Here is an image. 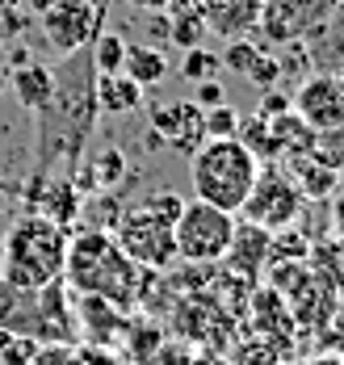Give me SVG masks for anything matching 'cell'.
Returning <instances> with one entry per match:
<instances>
[{"label": "cell", "mask_w": 344, "mask_h": 365, "mask_svg": "<svg viewBox=\"0 0 344 365\" xmlns=\"http://www.w3.org/2000/svg\"><path fill=\"white\" fill-rule=\"evenodd\" d=\"M97 68L88 46L68 55L55 68V93L51 101L34 113L38 122V143H34V177L42 181H72L80 164H84V147L97 126Z\"/></svg>", "instance_id": "6da1fadb"}, {"label": "cell", "mask_w": 344, "mask_h": 365, "mask_svg": "<svg viewBox=\"0 0 344 365\" xmlns=\"http://www.w3.org/2000/svg\"><path fill=\"white\" fill-rule=\"evenodd\" d=\"M143 273L130 256L114 244L105 227H84L68 235V260H63V282L80 298H101L118 311H130L143 298Z\"/></svg>", "instance_id": "7a4b0ae2"}, {"label": "cell", "mask_w": 344, "mask_h": 365, "mask_svg": "<svg viewBox=\"0 0 344 365\" xmlns=\"http://www.w3.org/2000/svg\"><path fill=\"white\" fill-rule=\"evenodd\" d=\"M63 260H68V227L42 215H21L0 240V277L17 290L38 294L63 282Z\"/></svg>", "instance_id": "3957f363"}, {"label": "cell", "mask_w": 344, "mask_h": 365, "mask_svg": "<svg viewBox=\"0 0 344 365\" xmlns=\"http://www.w3.org/2000/svg\"><path fill=\"white\" fill-rule=\"evenodd\" d=\"M256 173H261V164L235 139H206L189 155L193 197L214 206V210H227V215H239V206L252 193Z\"/></svg>", "instance_id": "277c9868"}, {"label": "cell", "mask_w": 344, "mask_h": 365, "mask_svg": "<svg viewBox=\"0 0 344 365\" xmlns=\"http://www.w3.org/2000/svg\"><path fill=\"white\" fill-rule=\"evenodd\" d=\"M172 227H177V222L160 219V215L147 210L143 202H135V206H126V210L118 215V222L110 227V235H114V244L130 256L139 269L164 273V269H172V260H177Z\"/></svg>", "instance_id": "5b68a950"}, {"label": "cell", "mask_w": 344, "mask_h": 365, "mask_svg": "<svg viewBox=\"0 0 344 365\" xmlns=\"http://www.w3.org/2000/svg\"><path fill=\"white\" fill-rule=\"evenodd\" d=\"M235 215L227 210H214L206 202H185L181 219L172 227V240H177V260L185 264H223V256L231 248V235H235Z\"/></svg>", "instance_id": "8992f818"}, {"label": "cell", "mask_w": 344, "mask_h": 365, "mask_svg": "<svg viewBox=\"0 0 344 365\" xmlns=\"http://www.w3.org/2000/svg\"><path fill=\"white\" fill-rule=\"evenodd\" d=\"M303 206H306V197L298 193V185L286 177V168L281 164H261V173L252 181V193L239 206V215H244V222H252V227L281 231V227H294L298 222Z\"/></svg>", "instance_id": "52a82bcc"}, {"label": "cell", "mask_w": 344, "mask_h": 365, "mask_svg": "<svg viewBox=\"0 0 344 365\" xmlns=\"http://www.w3.org/2000/svg\"><path fill=\"white\" fill-rule=\"evenodd\" d=\"M46 42L55 46V55H76L84 46H93V38L105 26V9L93 0H55L46 13L38 17Z\"/></svg>", "instance_id": "ba28073f"}, {"label": "cell", "mask_w": 344, "mask_h": 365, "mask_svg": "<svg viewBox=\"0 0 344 365\" xmlns=\"http://www.w3.org/2000/svg\"><path fill=\"white\" fill-rule=\"evenodd\" d=\"M340 0H265L261 4V34L269 42H298L311 30H323L336 17Z\"/></svg>", "instance_id": "9c48e42d"}, {"label": "cell", "mask_w": 344, "mask_h": 365, "mask_svg": "<svg viewBox=\"0 0 344 365\" xmlns=\"http://www.w3.org/2000/svg\"><path fill=\"white\" fill-rule=\"evenodd\" d=\"M152 135L160 143H168L181 155H193L197 147L206 143V113L197 110L193 101H168L152 110Z\"/></svg>", "instance_id": "30bf717a"}, {"label": "cell", "mask_w": 344, "mask_h": 365, "mask_svg": "<svg viewBox=\"0 0 344 365\" xmlns=\"http://www.w3.org/2000/svg\"><path fill=\"white\" fill-rule=\"evenodd\" d=\"M290 106L311 130H323L344 118V84L336 76H311L298 84V93H290Z\"/></svg>", "instance_id": "8fae6325"}, {"label": "cell", "mask_w": 344, "mask_h": 365, "mask_svg": "<svg viewBox=\"0 0 344 365\" xmlns=\"http://www.w3.org/2000/svg\"><path fill=\"white\" fill-rule=\"evenodd\" d=\"M252 331L265 340L273 353H290L294 349V315H290V302L281 298L277 290H252Z\"/></svg>", "instance_id": "7c38bea8"}, {"label": "cell", "mask_w": 344, "mask_h": 365, "mask_svg": "<svg viewBox=\"0 0 344 365\" xmlns=\"http://www.w3.org/2000/svg\"><path fill=\"white\" fill-rule=\"evenodd\" d=\"M223 264H227V273L244 277L248 286H261V277L269 273V231L252 227V222H235V235H231Z\"/></svg>", "instance_id": "4fadbf2b"}, {"label": "cell", "mask_w": 344, "mask_h": 365, "mask_svg": "<svg viewBox=\"0 0 344 365\" xmlns=\"http://www.w3.org/2000/svg\"><path fill=\"white\" fill-rule=\"evenodd\" d=\"M261 4L265 0H206L202 4V21L206 34L219 38H248L252 30H261Z\"/></svg>", "instance_id": "5bb4252c"}, {"label": "cell", "mask_w": 344, "mask_h": 365, "mask_svg": "<svg viewBox=\"0 0 344 365\" xmlns=\"http://www.w3.org/2000/svg\"><path fill=\"white\" fill-rule=\"evenodd\" d=\"M9 84H13V93H17V101L26 110L38 113L51 101V93H55V72L46 63H34L30 51L21 46V51H13V76H9Z\"/></svg>", "instance_id": "9a60e30c"}, {"label": "cell", "mask_w": 344, "mask_h": 365, "mask_svg": "<svg viewBox=\"0 0 344 365\" xmlns=\"http://www.w3.org/2000/svg\"><path fill=\"white\" fill-rule=\"evenodd\" d=\"M0 331L13 336H42V307L38 294L17 290L0 277Z\"/></svg>", "instance_id": "2e32d148"}, {"label": "cell", "mask_w": 344, "mask_h": 365, "mask_svg": "<svg viewBox=\"0 0 344 365\" xmlns=\"http://www.w3.org/2000/svg\"><path fill=\"white\" fill-rule=\"evenodd\" d=\"M281 168H286L290 181L298 185V193H303L306 202H323V197H332V193L340 189V177H336L332 168H323L311 151H294V155H286Z\"/></svg>", "instance_id": "e0dca14e"}, {"label": "cell", "mask_w": 344, "mask_h": 365, "mask_svg": "<svg viewBox=\"0 0 344 365\" xmlns=\"http://www.w3.org/2000/svg\"><path fill=\"white\" fill-rule=\"evenodd\" d=\"M93 93H97V110L101 113H135L139 106H143V88L122 72L118 76H97Z\"/></svg>", "instance_id": "ac0fdd59"}, {"label": "cell", "mask_w": 344, "mask_h": 365, "mask_svg": "<svg viewBox=\"0 0 344 365\" xmlns=\"http://www.w3.org/2000/svg\"><path fill=\"white\" fill-rule=\"evenodd\" d=\"M235 143L244 147L256 164H277L281 160V143L269 126V118L252 113V118H239V130H235Z\"/></svg>", "instance_id": "d6986e66"}, {"label": "cell", "mask_w": 344, "mask_h": 365, "mask_svg": "<svg viewBox=\"0 0 344 365\" xmlns=\"http://www.w3.org/2000/svg\"><path fill=\"white\" fill-rule=\"evenodd\" d=\"M122 76H130L139 88H152V84H160L168 76V55L155 51V46H126Z\"/></svg>", "instance_id": "ffe728a7"}, {"label": "cell", "mask_w": 344, "mask_h": 365, "mask_svg": "<svg viewBox=\"0 0 344 365\" xmlns=\"http://www.w3.org/2000/svg\"><path fill=\"white\" fill-rule=\"evenodd\" d=\"M311 256V240L303 235V227H281L269 231V264H306Z\"/></svg>", "instance_id": "44dd1931"}, {"label": "cell", "mask_w": 344, "mask_h": 365, "mask_svg": "<svg viewBox=\"0 0 344 365\" xmlns=\"http://www.w3.org/2000/svg\"><path fill=\"white\" fill-rule=\"evenodd\" d=\"M164 21H168V38H172L181 51L202 46V38H206V21H202V13H193V9H185V4H168Z\"/></svg>", "instance_id": "7402d4cb"}, {"label": "cell", "mask_w": 344, "mask_h": 365, "mask_svg": "<svg viewBox=\"0 0 344 365\" xmlns=\"http://www.w3.org/2000/svg\"><path fill=\"white\" fill-rule=\"evenodd\" d=\"M311 155H315L323 168H332L336 177H344V118L311 135Z\"/></svg>", "instance_id": "603a6c76"}, {"label": "cell", "mask_w": 344, "mask_h": 365, "mask_svg": "<svg viewBox=\"0 0 344 365\" xmlns=\"http://www.w3.org/2000/svg\"><path fill=\"white\" fill-rule=\"evenodd\" d=\"M269 126H273V135H277V143H281V160L294 155V151H311V135H315V130H311L294 110L269 118ZM281 160H277V164H281Z\"/></svg>", "instance_id": "cb8c5ba5"}, {"label": "cell", "mask_w": 344, "mask_h": 365, "mask_svg": "<svg viewBox=\"0 0 344 365\" xmlns=\"http://www.w3.org/2000/svg\"><path fill=\"white\" fill-rule=\"evenodd\" d=\"M88 55H93L97 76H118L122 72V59H126V42H122V34H114V30H101V34L93 38Z\"/></svg>", "instance_id": "d4e9b609"}, {"label": "cell", "mask_w": 344, "mask_h": 365, "mask_svg": "<svg viewBox=\"0 0 344 365\" xmlns=\"http://www.w3.org/2000/svg\"><path fill=\"white\" fill-rule=\"evenodd\" d=\"M223 63H219V55L214 51H206V46H193L185 51V59H181V76L189 80V84H202V80H214Z\"/></svg>", "instance_id": "484cf974"}, {"label": "cell", "mask_w": 344, "mask_h": 365, "mask_svg": "<svg viewBox=\"0 0 344 365\" xmlns=\"http://www.w3.org/2000/svg\"><path fill=\"white\" fill-rule=\"evenodd\" d=\"M206 113V139H235V130H239V118L244 113L235 110V106H214V110H202Z\"/></svg>", "instance_id": "4316f807"}, {"label": "cell", "mask_w": 344, "mask_h": 365, "mask_svg": "<svg viewBox=\"0 0 344 365\" xmlns=\"http://www.w3.org/2000/svg\"><path fill=\"white\" fill-rule=\"evenodd\" d=\"M281 68H286L281 59H273V55H265V51H256V59L248 63V72H244V76H248L256 88H277V80H281Z\"/></svg>", "instance_id": "83f0119b"}, {"label": "cell", "mask_w": 344, "mask_h": 365, "mask_svg": "<svg viewBox=\"0 0 344 365\" xmlns=\"http://www.w3.org/2000/svg\"><path fill=\"white\" fill-rule=\"evenodd\" d=\"M252 59H256V42H248V38H231L227 51L219 55V63L231 68V72H239V76L248 72V63H252Z\"/></svg>", "instance_id": "f1b7e54d"}, {"label": "cell", "mask_w": 344, "mask_h": 365, "mask_svg": "<svg viewBox=\"0 0 344 365\" xmlns=\"http://www.w3.org/2000/svg\"><path fill=\"white\" fill-rule=\"evenodd\" d=\"M294 106H290V93H281V88H261V106H256V113L261 118H277V113H290Z\"/></svg>", "instance_id": "f546056e"}, {"label": "cell", "mask_w": 344, "mask_h": 365, "mask_svg": "<svg viewBox=\"0 0 344 365\" xmlns=\"http://www.w3.org/2000/svg\"><path fill=\"white\" fill-rule=\"evenodd\" d=\"M223 101H227V88H223L219 80H202V84H197V97H193L197 110H214V106H223Z\"/></svg>", "instance_id": "4dcf8cb0"}, {"label": "cell", "mask_w": 344, "mask_h": 365, "mask_svg": "<svg viewBox=\"0 0 344 365\" xmlns=\"http://www.w3.org/2000/svg\"><path fill=\"white\" fill-rule=\"evenodd\" d=\"M130 349L147 361L155 349H160V331H155V328H139V336H130Z\"/></svg>", "instance_id": "1f68e13d"}, {"label": "cell", "mask_w": 344, "mask_h": 365, "mask_svg": "<svg viewBox=\"0 0 344 365\" xmlns=\"http://www.w3.org/2000/svg\"><path fill=\"white\" fill-rule=\"evenodd\" d=\"M332 227H336V240H344V189L332 193Z\"/></svg>", "instance_id": "d6a6232c"}, {"label": "cell", "mask_w": 344, "mask_h": 365, "mask_svg": "<svg viewBox=\"0 0 344 365\" xmlns=\"http://www.w3.org/2000/svg\"><path fill=\"white\" fill-rule=\"evenodd\" d=\"M130 9H139V13H168V4L172 0H126Z\"/></svg>", "instance_id": "836d02e7"}, {"label": "cell", "mask_w": 344, "mask_h": 365, "mask_svg": "<svg viewBox=\"0 0 344 365\" xmlns=\"http://www.w3.org/2000/svg\"><path fill=\"white\" fill-rule=\"evenodd\" d=\"M306 365H344V353H323V357H311Z\"/></svg>", "instance_id": "e575fe53"}, {"label": "cell", "mask_w": 344, "mask_h": 365, "mask_svg": "<svg viewBox=\"0 0 344 365\" xmlns=\"http://www.w3.org/2000/svg\"><path fill=\"white\" fill-rule=\"evenodd\" d=\"M51 4H55V0H30V9H34L38 17H42V13H46V9H51Z\"/></svg>", "instance_id": "d590c367"}, {"label": "cell", "mask_w": 344, "mask_h": 365, "mask_svg": "<svg viewBox=\"0 0 344 365\" xmlns=\"http://www.w3.org/2000/svg\"><path fill=\"white\" fill-rule=\"evenodd\" d=\"M4 88H9V76H4V68H0V93H4Z\"/></svg>", "instance_id": "8d00e7d4"}, {"label": "cell", "mask_w": 344, "mask_h": 365, "mask_svg": "<svg viewBox=\"0 0 344 365\" xmlns=\"http://www.w3.org/2000/svg\"><path fill=\"white\" fill-rule=\"evenodd\" d=\"M193 365H223V361H193Z\"/></svg>", "instance_id": "74e56055"}, {"label": "cell", "mask_w": 344, "mask_h": 365, "mask_svg": "<svg viewBox=\"0 0 344 365\" xmlns=\"http://www.w3.org/2000/svg\"><path fill=\"white\" fill-rule=\"evenodd\" d=\"M93 4H101V9H105V4H110V0H93Z\"/></svg>", "instance_id": "f35d334b"}]
</instances>
